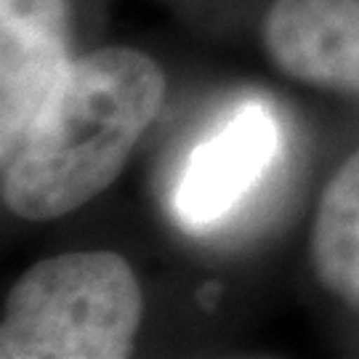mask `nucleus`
<instances>
[{"label": "nucleus", "mask_w": 359, "mask_h": 359, "mask_svg": "<svg viewBox=\"0 0 359 359\" xmlns=\"http://www.w3.org/2000/svg\"><path fill=\"white\" fill-rule=\"evenodd\" d=\"M163 99V69L136 48L72 59L35 123L0 154L3 205L25 221H53L96 200L123 173Z\"/></svg>", "instance_id": "f257e3e1"}, {"label": "nucleus", "mask_w": 359, "mask_h": 359, "mask_svg": "<svg viewBox=\"0 0 359 359\" xmlns=\"http://www.w3.org/2000/svg\"><path fill=\"white\" fill-rule=\"evenodd\" d=\"M142 320V285L120 253L75 250L43 258L6 295L0 357L126 359Z\"/></svg>", "instance_id": "f03ea898"}, {"label": "nucleus", "mask_w": 359, "mask_h": 359, "mask_svg": "<svg viewBox=\"0 0 359 359\" xmlns=\"http://www.w3.org/2000/svg\"><path fill=\"white\" fill-rule=\"evenodd\" d=\"M69 65L67 0H0V154L35 123Z\"/></svg>", "instance_id": "7ed1b4c3"}, {"label": "nucleus", "mask_w": 359, "mask_h": 359, "mask_svg": "<svg viewBox=\"0 0 359 359\" xmlns=\"http://www.w3.org/2000/svg\"><path fill=\"white\" fill-rule=\"evenodd\" d=\"M261 40L283 75L359 99V0H274Z\"/></svg>", "instance_id": "20e7f679"}, {"label": "nucleus", "mask_w": 359, "mask_h": 359, "mask_svg": "<svg viewBox=\"0 0 359 359\" xmlns=\"http://www.w3.org/2000/svg\"><path fill=\"white\" fill-rule=\"evenodd\" d=\"M274 142V126L261 109L240 112L194 152L179 187V210L200 224L221 216L269 163Z\"/></svg>", "instance_id": "39448f33"}, {"label": "nucleus", "mask_w": 359, "mask_h": 359, "mask_svg": "<svg viewBox=\"0 0 359 359\" xmlns=\"http://www.w3.org/2000/svg\"><path fill=\"white\" fill-rule=\"evenodd\" d=\"M309 250L322 287L359 309V149L325 184Z\"/></svg>", "instance_id": "423d86ee"}]
</instances>
